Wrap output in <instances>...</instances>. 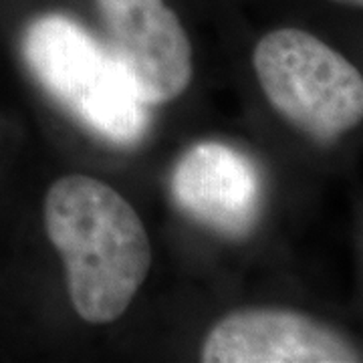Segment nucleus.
<instances>
[{
  "mask_svg": "<svg viewBox=\"0 0 363 363\" xmlns=\"http://www.w3.org/2000/svg\"><path fill=\"white\" fill-rule=\"evenodd\" d=\"M176 204L192 220L228 238L255 230L264 186L257 164L240 150L218 142L190 147L172 176Z\"/></svg>",
  "mask_w": 363,
  "mask_h": 363,
  "instance_id": "nucleus-5",
  "label": "nucleus"
},
{
  "mask_svg": "<svg viewBox=\"0 0 363 363\" xmlns=\"http://www.w3.org/2000/svg\"><path fill=\"white\" fill-rule=\"evenodd\" d=\"M255 71L272 107L315 140H337L362 121V73L305 30L279 28L262 37Z\"/></svg>",
  "mask_w": 363,
  "mask_h": 363,
  "instance_id": "nucleus-3",
  "label": "nucleus"
},
{
  "mask_svg": "<svg viewBox=\"0 0 363 363\" xmlns=\"http://www.w3.org/2000/svg\"><path fill=\"white\" fill-rule=\"evenodd\" d=\"M335 2H341V4H350V6H362L363 0H335Z\"/></svg>",
  "mask_w": 363,
  "mask_h": 363,
  "instance_id": "nucleus-7",
  "label": "nucleus"
},
{
  "mask_svg": "<svg viewBox=\"0 0 363 363\" xmlns=\"http://www.w3.org/2000/svg\"><path fill=\"white\" fill-rule=\"evenodd\" d=\"M30 73L95 135L130 147L150 128L147 104L113 51L63 14L30 23L23 39Z\"/></svg>",
  "mask_w": 363,
  "mask_h": 363,
  "instance_id": "nucleus-2",
  "label": "nucleus"
},
{
  "mask_svg": "<svg viewBox=\"0 0 363 363\" xmlns=\"http://www.w3.org/2000/svg\"><path fill=\"white\" fill-rule=\"evenodd\" d=\"M206 363H353L359 351L307 315L247 309L222 319L204 341Z\"/></svg>",
  "mask_w": 363,
  "mask_h": 363,
  "instance_id": "nucleus-6",
  "label": "nucleus"
},
{
  "mask_svg": "<svg viewBox=\"0 0 363 363\" xmlns=\"http://www.w3.org/2000/svg\"><path fill=\"white\" fill-rule=\"evenodd\" d=\"M111 51L147 105L166 104L192 79V47L164 0H95Z\"/></svg>",
  "mask_w": 363,
  "mask_h": 363,
  "instance_id": "nucleus-4",
  "label": "nucleus"
},
{
  "mask_svg": "<svg viewBox=\"0 0 363 363\" xmlns=\"http://www.w3.org/2000/svg\"><path fill=\"white\" fill-rule=\"evenodd\" d=\"M45 228L63 259L79 317L119 319L152 264L150 238L130 202L97 178L65 176L47 192Z\"/></svg>",
  "mask_w": 363,
  "mask_h": 363,
  "instance_id": "nucleus-1",
  "label": "nucleus"
}]
</instances>
